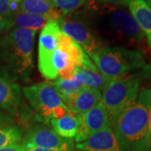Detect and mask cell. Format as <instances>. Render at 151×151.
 Segmentation results:
<instances>
[{
	"label": "cell",
	"mask_w": 151,
	"mask_h": 151,
	"mask_svg": "<svg viewBox=\"0 0 151 151\" xmlns=\"http://www.w3.org/2000/svg\"><path fill=\"white\" fill-rule=\"evenodd\" d=\"M151 89L145 88L137 99L109 124L122 151H151L148 114Z\"/></svg>",
	"instance_id": "cell-1"
},
{
	"label": "cell",
	"mask_w": 151,
	"mask_h": 151,
	"mask_svg": "<svg viewBox=\"0 0 151 151\" xmlns=\"http://www.w3.org/2000/svg\"><path fill=\"white\" fill-rule=\"evenodd\" d=\"M37 31L16 27L0 40V76L27 81L34 68L33 52Z\"/></svg>",
	"instance_id": "cell-2"
},
{
	"label": "cell",
	"mask_w": 151,
	"mask_h": 151,
	"mask_svg": "<svg viewBox=\"0 0 151 151\" xmlns=\"http://www.w3.org/2000/svg\"><path fill=\"white\" fill-rule=\"evenodd\" d=\"M143 51L122 46L102 47L88 55L105 78L111 81L137 70L148 69Z\"/></svg>",
	"instance_id": "cell-3"
},
{
	"label": "cell",
	"mask_w": 151,
	"mask_h": 151,
	"mask_svg": "<svg viewBox=\"0 0 151 151\" xmlns=\"http://www.w3.org/2000/svg\"><path fill=\"white\" fill-rule=\"evenodd\" d=\"M101 14V29L114 41L129 46H140L145 42L144 32L135 21L129 10L124 6H108Z\"/></svg>",
	"instance_id": "cell-4"
},
{
	"label": "cell",
	"mask_w": 151,
	"mask_h": 151,
	"mask_svg": "<svg viewBox=\"0 0 151 151\" xmlns=\"http://www.w3.org/2000/svg\"><path fill=\"white\" fill-rule=\"evenodd\" d=\"M142 76L132 74L108 82L103 87L101 102L109 120V124L119 114L137 99Z\"/></svg>",
	"instance_id": "cell-5"
},
{
	"label": "cell",
	"mask_w": 151,
	"mask_h": 151,
	"mask_svg": "<svg viewBox=\"0 0 151 151\" xmlns=\"http://www.w3.org/2000/svg\"><path fill=\"white\" fill-rule=\"evenodd\" d=\"M23 93L35 111L36 119L44 124L50 122L56 108L66 106L50 82H41L24 87Z\"/></svg>",
	"instance_id": "cell-6"
},
{
	"label": "cell",
	"mask_w": 151,
	"mask_h": 151,
	"mask_svg": "<svg viewBox=\"0 0 151 151\" xmlns=\"http://www.w3.org/2000/svg\"><path fill=\"white\" fill-rule=\"evenodd\" d=\"M62 31L56 19H50L42 28L38 45V66L41 75L48 80H55L51 68V58L58 46Z\"/></svg>",
	"instance_id": "cell-7"
},
{
	"label": "cell",
	"mask_w": 151,
	"mask_h": 151,
	"mask_svg": "<svg viewBox=\"0 0 151 151\" xmlns=\"http://www.w3.org/2000/svg\"><path fill=\"white\" fill-rule=\"evenodd\" d=\"M22 145L50 150H73V141L64 139L54 130L43 125H35L27 132L23 139Z\"/></svg>",
	"instance_id": "cell-8"
},
{
	"label": "cell",
	"mask_w": 151,
	"mask_h": 151,
	"mask_svg": "<svg viewBox=\"0 0 151 151\" xmlns=\"http://www.w3.org/2000/svg\"><path fill=\"white\" fill-rule=\"evenodd\" d=\"M57 22L62 33L79 44L86 54L92 53L103 47L85 22L62 16L60 17Z\"/></svg>",
	"instance_id": "cell-9"
},
{
	"label": "cell",
	"mask_w": 151,
	"mask_h": 151,
	"mask_svg": "<svg viewBox=\"0 0 151 151\" xmlns=\"http://www.w3.org/2000/svg\"><path fill=\"white\" fill-rule=\"evenodd\" d=\"M81 116L80 126L75 136L77 144L86 141L96 133L109 126L108 115L101 103Z\"/></svg>",
	"instance_id": "cell-10"
},
{
	"label": "cell",
	"mask_w": 151,
	"mask_h": 151,
	"mask_svg": "<svg viewBox=\"0 0 151 151\" xmlns=\"http://www.w3.org/2000/svg\"><path fill=\"white\" fill-rule=\"evenodd\" d=\"M81 151H122L112 129L108 126L84 142L76 144Z\"/></svg>",
	"instance_id": "cell-11"
},
{
	"label": "cell",
	"mask_w": 151,
	"mask_h": 151,
	"mask_svg": "<svg viewBox=\"0 0 151 151\" xmlns=\"http://www.w3.org/2000/svg\"><path fill=\"white\" fill-rule=\"evenodd\" d=\"M102 92L96 88L82 86L65 105L71 113L82 115L101 102Z\"/></svg>",
	"instance_id": "cell-12"
},
{
	"label": "cell",
	"mask_w": 151,
	"mask_h": 151,
	"mask_svg": "<svg viewBox=\"0 0 151 151\" xmlns=\"http://www.w3.org/2000/svg\"><path fill=\"white\" fill-rule=\"evenodd\" d=\"M21 97L19 84L0 76V108L14 118L19 111Z\"/></svg>",
	"instance_id": "cell-13"
},
{
	"label": "cell",
	"mask_w": 151,
	"mask_h": 151,
	"mask_svg": "<svg viewBox=\"0 0 151 151\" xmlns=\"http://www.w3.org/2000/svg\"><path fill=\"white\" fill-rule=\"evenodd\" d=\"M73 77L81 83L83 86L103 89V87L110 81L105 78L98 70L92 60L86 56L83 64L80 67H76L73 73Z\"/></svg>",
	"instance_id": "cell-14"
},
{
	"label": "cell",
	"mask_w": 151,
	"mask_h": 151,
	"mask_svg": "<svg viewBox=\"0 0 151 151\" xmlns=\"http://www.w3.org/2000/svg\"><path fill=\"white\" fill-rule=\"evenodd\" d=\"M129 10L147 39L151 48V9L145 0H131Z\"/></svg>",
	"instance_id": "cell-15"
},
{
	"label": "cell",
	"mask_w": 151,
	"mask_h": 151,
	"mask_svg": "<svg viewBox=\"0 0 151 151\" xmlns=\"http://www.w3.org/2000/svg\"><path fill=\"white\" fill-rule=\"evenodd\" d=\"M81 115L76 114L69 111L61 118L52 119L50 124L57 134L64 139H71L75 137L77 133L81 123Z\"/></svg>",
	"instance_id": "cell-16"
},
{
	"label": "cell",
	"mask_w": 151,
	"mask_h": 151,
	"mask_svg": "<svg viewBox=\"0 0 151 151\" xmlns=\"http://www.w3.org/2000/svg\"><path fill=\"white\" fill-rule=\"evenodd\" d=\"M19 11L36 15L50 17L56 20L61 16L53 3L45 0H22L19 4Z\"/></svg>",
	"instance_id": "cell-17"
},
{
	"label": "cell",
	"mask_w": 151,
	"mask_h": 151,
	"mask_svg": "<svg viewBox=\"0 0 151 151\" xmlns=\"http://www.w3.org/2000/svg\"><path fill=\"white\" fill-rule=\"evenodd\" d=\"M58 47L67 54L71 65L75 68L81 66L87 56L86 52L79 44L76 42L72 38L63 33L59 38Z\"/></svg>",
	"instance_id": "cell-18"
},
{
	"label": "cell",
	"mask_w": 151,
	"mask_h": 151,
	"mask_svg": "<svg viewBox=\"0 0 151 151\" xmlns=\"http://www.w3.org/2000/svg\"><path fill=\"white\" fill-rule=\"evenodd\" d=\"M12 18L14 23V25L17 27L32 29L35 31L43 28L44 25L46 24V22L51 19L50 17L36 15L19 10L16 14H14Z\"/></svg>",
	"instance_id": "cell-19"
},
{
	"label": "cell",
	"mask_w": 151,
	"mask_h": 151,
	"mask_svg": "<svg viewBox=\"0 0 151 151\" xmlns=\"http://www.w3.org/2000/svg\"><path fill=\"white\" fill-rule=\"evenodd\" d=\"M50 83L65 104L68 103L70 98L83 86L74 77L70 79H65L59 77L55 79L54 82H50Z\"/></svg>",
	"instance_id": "cell-20"
},
{
	"label": "cell",
	"mask_w": 151,
	"mask_h": 151,
	"mask_svg": "<svg viewBox=\"0 0 151 151\" xmlns=\"http://www.w3.org/2000/svg\"><path fill=\"white\" fill-rule=\"evenodd\" d=\"M23 140V131L17 125L12 124L0 129V149L19 144Z\"/></svg>",
	"instance_id": "cell-21"
},
{
	"label": "cell",
	"mask_w": 151,
	"mask_h": 151,
	"mask_svg": "<svg viewBox=\"0 0 151 151\" xmlns=\"http://www.w3.org/2000/svg\"><path fill=\"white\" fill-rule=\"evenodd\" d=\"M87 0H53L52 3L55 9L65 16L73 14L86 4Z\"/></svg>",
	"instance_id": "cell-22"
},
{
	"label": "cell",
	"mask_w": 151,
	"mask_h": 151,
	"mask_svg": "<svg viewBox=\"0 0 151 151\" xmlns=\"http://www.w3.org/2000/svg\"><path fill=\"white\" fill-rule=\"evenodd\" d=\"M14 123V118L0 108V129L9 126Z\"/></svg>",
	"instance_id": "cell-23"
},
{
	"label": "cell",
	"mask_w": 151,
	"mask_h": 151,
	"mask_svg": "<svg viewBox=\"0 0 151 151\" xmlns=\"http://www.w3.org/2000/svg\"><path fill=\"white\" fill-rule=\"evenodd\" d=\"M14 26V23L13 20V18L0 16V35L9 30Z\"/></svg>",
	"instance_id": "cell-24"
},
{
	"label": "cell",
	"mask_w": 151,
	"mask_h": 151,
	"mask_svg": "<svg viewBox=\"0 0 151 151\" xmlns=\"http://www.w3.org/2000/svg\"><path fill=\"white\" fill-rule=\"evenodd\" d=\"M10 0H0V16L12 18L10 10Z\"/></svg>",
	"instance_id": "cell-25"
},
{
	"label": "cell",
	"mask_w": 151,
	"mask_h": 151,
	"mask_svg": "<svg viewBox=\"0 0 151 151\" xmlns=\"http://www.w3.org/2000/svg\"><path fill=\"white\" fill-rule=\"evenodd\" d=\"M103 4L108 6H125L128 5L131 0H98Z\"/></svg>",
	"instance_id": "cell-26"
},
{
	"label": "cell",
	"mask_w": 151,
	"mask_h": 151,
	"mask_svg": "<svg viewBox=\"0 0 151 151\" xmlns=\"http://www.w3.org/2000/svg\"><path fill=\"white\" fill-rule=\"evenodd\" d=\"M0 151H28L26 148H24L22 145L16 144V145H12L9 146H6L2 149H0Z\"/></svg>",
	"instance_id": "cell-27"
},
{
	"label": "cell",
	"mask_w": 151,
	"mask_h": 151,
	"mask_svg": "<svg viewBox=\"0 0 151 151\" xmlns=\"http://www.w3.org/2000/svg\"><path fill=\"white\" fill-rule=\"evenodd\" d=\"M25 148V147H24ZM28 151H72L67 150H50V149H42V148H37V147H27Z\"/></svg>",
	"instance_id": "cell-28"
},
{
	"label": "cell",
	"mask_w": 151,
	"mask_h": 151,
	"mask_svg": "<svg viewBox=\"0 0 151 151\" xmlns=\"http://www.w3.org/2000/svg\"><path fill=\"white\" fill-rule=\"evenodd\" d=\"M148 124H149V133H150V141L151 144V101L149 108V114H148Z\"/></svg>",
	"instance_id": "cell-29"
},
{
	"label": "cell",
	"mask_w": 151,
	"mask_h": 151,
	"mask_svg": "<svg viewBox=\"0 0 151 151\" xmlns=\"http://www.w3.org/2000/svg\"><path fill=\"white\" fill-rule=\"evenodd\" d=\"M21 1L22 0H10V2H12V3H16L18 4H20Z\"/></svg>",
	"instance_id": "cell-30"
},
{
	"label": "cell",
	"mask_w": 151,
	"mask_h": 151,
	"mask_svg": "<svg viewBox=\"0 0 151 151\" xmlns=\"http://www.w3.org/2000/svg\"><path fill=\"white\" fill-rule=\"evenodd\" d=\"M146 2V4H148V6L150 8V9H151V0H145Z\"/></svg>",
	"instance_id": "cell-31"
},
{
	"label": "cell",
	"mask_w": 151,
	"mask_h": 151,
	"mask_svg": "<svg viewBox=\"0 0 151 151\" xmlns=\"http://www.w3.org/2000/svg\"><path fill=\"white\" fill-rule=\"evenodd\" d=\"M45 1H48V2H52L53 0H45Z\"/></svg>",
	"instance_id": "cell-32"
}]
</instances>
